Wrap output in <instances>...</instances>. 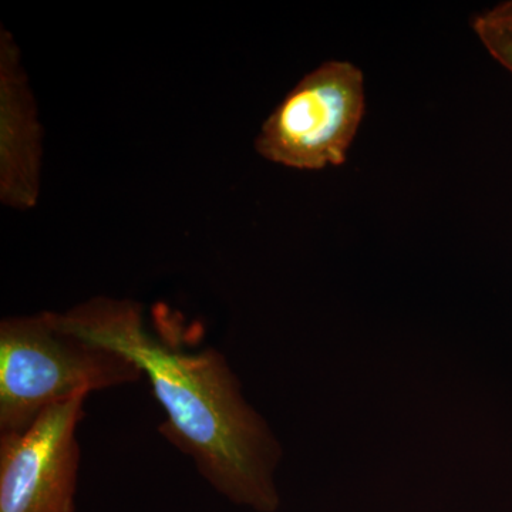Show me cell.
Listing matches in <instances>:
<instances>
[{"instance_id": "obj_2", "label": "cell", "mask_w": 512, "mask_h": 512, "mask_svg": "<svg viewBox=\"0 0 512 512\" xmlns=\"http://www.w3.org/2000/svg\"><path fill=\"white\" fill-rule=\"evenodd\" d=\"M136 363L57 323L53 312L0 322V436L28 430L57 403L137 383Z\"/></svg>"}, {"instance_id": "obj_3", "label": "cell", "mask_w": 512, "mask_h": 512, "mask_svg": "<svg viewBox=\"0 0 512 512\" xmlns=\"http://www.w3.org/2000/svg\"><path fill=\"white\" fill-rule=\"evenodd\" d=\"M363 114L362 70L349 62H326L276 107L255 148L266 160L296 170L338 167L348 158Z\"/></svg>"}, {"instance_id": "obj_5", "label": "cell", "mask_w": 512, "mask_h": 512, "mask_svg": "<svg viewBox=\"0 0 512 512\" xmlns=\"http://www.w3.org/2000/svg\"><path fill=\"white\" fill-rule=\"evenodd\" d=\"M0 197L15 208H30L39 194L42 131L12 37L0 42Z\"/></svg>"}, {"instance_id": "obj_4", "label": "cell", "mask_w": 512, "mask_h": 512, "mask_svg": "<svg viewBox=\"0 0 512 512\" xmlns=\"http://www.w3.org/2000/svg\"><path fill=\"white\" fill-rule=\"evenodd\" d=\"M84 402L57 403L23 433L0 436V512H76Z\"/></svg>"}, {"instance_id": "obj_1", "label": "cell", "mask_w": 512, "mask_h": 512, "mask_svg": "<svg viewBox=\"0 0 512 512\" xmlns=\"http://www.w3.org/2000/svg\"><path fill=\"white\" fill-rule=\"evenodd\" d=\"M63 328L130 357L163 407L161 434L192 458L198 473L231 503L276 512L274 480L282 447L264 417L245 400L220 350L185 352L147 329L140 303L94 298L63 313Z\"/></svg>"}, {"instance_id": "obj_7", "label": "cell", "mask_w": 512, "mask_h": 512, "mask_svg": "<svg viewBox=\"0 0 512 512\" xmlns=\"http://www.w3.org/2000/svg\"><path fill=\"white\" fill-rule=\"evenodd\" d=\"M478 18L484 20V22L490 23V25L512 29V0H510V2L500 3V5L488 10V12L478 16Z\"/></svg>"}, {"instance_id": "obj_6", "label": "cell", "mask_w": 512, "mask_h": 512, "mask_svg": "<svg viewBox=\"0 0 512 512\" xmlns=\"http://www.w3.org/2000/svg\"><path fill=\"white\" fill-rule=\"evenodd\" d=\"M473 28L488 53L512 73V29L490 25L480 18L474 20Z\"/></svg>"}]
</instances>
